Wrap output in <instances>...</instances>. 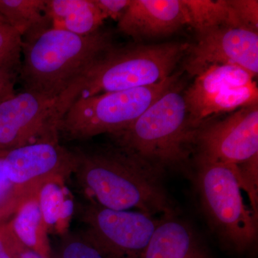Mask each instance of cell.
Masks as SVG:
<instances>
[{
    "instance_id": "obj_9",
    "label": "cell",
    "mask_w": 258,
    "mask_h": 258,
    "mask_svg": "<svg viewBox=\"0 0 258 258\" xmlns=\"http://www.w3.org/2000/svg\"><path fill=\"white\" fill-rule=\"evenodd\" d=\"M191 147L200 160L234 165L240 172L258 160V104L201 125L194 132Z\"/></svg>"
},
{
    "instance_id": "obj_8",
    "label": "cell",
    "mask_w": 258,
    "mask_h": 258,
    "mask_svg": "<svg viewBox=\"0 0 258 258\" xmlns=\"http://www.w3.org/2000/svg\"><path fill=\"white\" fill-rule=\"evenodd\" d=\"M66 113L59 98L24 91L0 102V151L59 142Z\"/></svg>"
},
{
    "instance_id": "obj_6",
    "label": "cell",
    "mask_w": 258,
    "mask_h": 258,
    "mask_svg": "<svg viewBox=\"0 0 258 258\" xmlns=\"http://www.w3.org/2000/svg\"><path fill=\"white\" fill-rule=\"evenodd\" d=\"M176 79L171 75L157 84L78 98L61 120L60 135L69 140H85L120 132L172 87Z\"/></svg>"
},
{
    "instance_id": "obj_4",
    "label": "cell",
    "mask_w": 258,
    "mask_h": 258,
    "mask_svg": "<svg viewBox=\"0 0 258 258\" xmlns=\"http://www.w3.org/2000/svg\"><path fill=\"white\" fill-rule=\"evenodd\" d=\"M193 134L184 94L174 84L132 124L111 136L115 145L163 174L189 157Z\"/></svg>"
},
{
    "instance_id": "obj_12",
    "label": "cell",
    "mask_w": 258,
    "mask_h": 258,
    "mask_svg": "<svg viewBox=\"0 0 258 258\" xmlns=\"http://www.w3.org/2000/svg\"><path fill=\"white\" fill-rule=\"evenodd\" d=\"M185 56L184 69L193 77L210 66L230 64L257 78L258 32L230 27L201 32Z\"/></svg>"
},
{
    "instance_id": "obj_28",
    "label": "cell",
    "mask_w": 258,
    "mask_h": 258,
    "mask_svg": "<svg viewBox=\"0 0 258 258\" xmlns=\"http://www.w3.org/2000/svg\"><path fill=\"white\" fill-rule=\"evenodd\" d=\"M4 20H5L4 18L0 15V21H4Z\"/></svg>"
},
{
    "instance_id": "obj_10",
    "label": "cell",
    "mask_w": 258,
    "mask_h": 258,
    "mask_svg": "<svg viewBox=\"0 0 258 258\" xmlns=\"http://www.w3.org/2000/svg\"><path fill=\"white\" fill-rule=\"evenodd\" d=\"M86 232L110 258H141L160 217L135 210H113L88 202L82 211Z\"/></svg>"
},
{
    "instance_id": "obj_25",
    "label": "cell",
    "mask_w": 258,
    "mask_h": 258,
    "mask_svg": "<svg viewBox=\"0 0 258 258\" xmlns=\"http://www.w3.org/2000/svg\"><path fill=\"white\" fill-rule=\"evenodd\" d=\"M18 77V73L0 69V102L15 94V83Z\"/></svg>"
},
{
    "instance_id": "obj_19",
    "label": "cell",
    "mask_w": 258,
    "mask_h": 258,
    "mask_svg": "<svg viewBox=\"0 0 258 258\" xmlns=\"http://www.w3.org/2000/svg\"><path fill=\"white\" fill-rule=\"evenodd\" d=\"M187 12L188 25L197 33L212 29L240 28L230 0H184Z\"/></svg>"
},
{
    "instance_id": "obj_24",
    "label": "cell",
    "mask_w": 258,
    "mask_h": 258,
    "mask_svg": "<svg viewBox=\"0 0 258 258\" xmlns=\"http://www.w3.org/2000/svg\"><path fill=\"white\" fill-rule=\"evenodd\" d=\"M132 0H93L95 5L105 19L111 18L118 21Z\"/></svg>"
},
{
    "instance_id": "obj_26",
    "label": "cell",
    "mask_w": 258,
    "mask_h": 258,
    "mask_svg": "<svg viewBox=\"0 0 258 258\" xmlns=\"http://www.w3.org/2000/svg\"><path fill=\"white\" fill-rule=\"evenodd\" d=\"M12 233L7 222L0 223V258H15L11 246Z\"/></svg>"
},
{
    "instance_id": "obj_17",
    "label": "cell",
    "mask_w": 258,
    "mask_h": 258,
    "mask_svg": "<svg viewBox=\"0 0 258 258\" xmlns=\"http://www.w3.org/2000/svg\"><path fill=\"white\" fill-rule=\"evenodd\" d=\"M66 178L57 176L42 185L37 201L49 234L61 236L69 232L75 211L72 194L66 186Z\"/></svg>"
},
{
    "instance_id": "obj_18",
    "label": "cell",
    "mask_w": 258,
    "mask_h": 258,
    "mask_svg": "<svg viewBox=\"0 0 258 258\" xmlns=\"http://www.w3.org/2000/svg\"><path fill=\"white\" fill-rule=\"evenodd\" d=\"M0 15L20 32L23 41L52 28L46 0H0Z\"/></svg>"
},
{
    "instance_id": "obj_16",
    "label": "cell",
    "mask_w": 258,
    "mask_h": 258,
    "mask_svg": "<svg viewBox=\"0 0 258 258\" xmlns=\"http://www.w3.org/2000/svg\"><path fill=\"white\" fill-rule=\"evenodd\" d=\"M7 223L20 243L43 258H52L48 231L37 195L22 203Z\"/></svg>"
},
{
    "instance_id": "obj_3",
    "label": "cell",
    "mask_w": 258,
    "mask_h": 258,
    "mask_svg": "<svg viewBox=\"0 0 258 258\" xmlns=\"http://www.w3.org/2000/svg\"><path fill=\"white\" fill-rule=\"evenodd\" d=\"M189 46L181 42L113 46L59 97L68 110L78 98L157 84L170 77Z\"/></svg>"
},
{
    "instance_id": "obj_27",
    "label": "cell",
    "mask_w": 258,
    "mask_h": 258,
    "mask_svg": "<svg viewBox=\"0 0 258 258\" xmlns=\"http://www.w3.org/2000/svg\"><path fill=\"white\" fill-rule=\"evenodd\" d=\"M11 231V230H10ZM12 233L11 246L15 258H43L33 251L30 250L20 243Z\"/></svg>"
},
{
    "instance_id": "obj_15",
    "label": "cell",
    "mask_w": 258,
    "mask_h": 258,
    "mask_svg": "<svg viewBox=\"0 0 258 258\" xmlns=\"http://www.w3.org/2000/svg\"><path fill=\"white\" fill-rule=\"evenodd\" d=\"M46 13L52 28L79 35L98 31L106 20L93 0H46Z\"/></svg>"
},
{
    "instance_id": "obj_23",
    "label": "cell",
    "mask_w": 258,
    "mask_h": 258,
    "mask_svg": "<svg viewBox=\"0 0 258 258\" xmlns=\"http://www.w3.org/2000/svg\"><path fill=\"white\" fill-rule=\"evenodd\" d=\"M230 3L241 26L258 32V1L230 0Z\"/></svg>"
},
{
    "instance_id": "obj_22",
    "label": "cell",
    "mask_w": 258,
    "mask_h": 258,
    "mask_svg": "<svg viewBox=\"0 0 258 258\" xmlns=\"http://www.w3.org/2000/svg\"><path fill=\"white\" fill-rule=\"evenodd\" d=\"M14 188L5 164L4 151H0V223L8 221L14 214Z\"/></svg>"
},
{
    "instance_id": "obj_2",
    "label": "cell",
    "mask_w": 258,
    "mask_h": 258,
    "mask_svg": "<svg viewBox=\"0 0 258 258\" xmlns=\"http://www.w3.org/2000/svg\"><path fill=\"white\" fill-rule=\"evenodd\" d=\"M114 46L111 32L88 35L49 28L23 41L19 78L24 91L59 98L105 52Z\"/></svg>"
},
{
    "instance_id": "obj_13",
    "label": "cell",
    "mask_w": 258,
    "mask_h": 258,
    "mask_svg": "<svg viewBox=\"0 0 258 258\" xmlns=\"http://www.w3.org/2000/svg\"><path fill=\"white\" fill-rule=\"evenodd\" d=\"M188 25L184 0H132L118 28L136 40L171 35Z\"/></svg>"
},
{
    "instance_id": "obj_5",
    "label": "cell",
    "mask_w": 258,
    "mask_h": 258,
    "mask_svg": "<svg viewBox=\"0 0 258 258\" xmlns=\"http://www.w3.org/2000/svg\"><path fill=\"white\" fill-rule=\"evenodd\" d=\"M198 164L197 189L209 227L228 250L250 253L257 247L258 216L244 201L237 166L200 159Z\"/></svg>"
},
{
    "instance_id": "obj_11",
    "label": "cell",
    "mask_w": 258,
    "mask_h": 258,
    "mask_svg": "<svg viewBox=\"0 0 258 258\" xmlns=\"http://www.w3.org/2000/svg\"><path fill=\"white\" fill-rule=\"evenodd\" d=\"M3 151L5 167L14 188L15 212L24 202L36 196L49 179L57 176L69 179L74 171V153L59 142H40Z\"/></svg>"
},
{
    "instance_id": "obj_20",
    "label": "cell",
    "mask_w": 258,
    "mask_h": 258,
    "mask_svg": "<svg viewBox=\"0 0 258 258\" xmlns=\"http://www.w3.org/2000/svg\"><path fill=\"white\" fill-rule=\"evenodd\" d=\"M52 258H110L86 230L82 232H68L61 240Z\"/></svg>"
},
{
    "instance_id": "obj_7",
    "label": "cell",
    "mask_w": 258,
    "mask_h": 258,
    "mask_svg": "<svg viewBox=\"0 0 258 258\" xmlns=\"http://www.w3.org/2000/svg\"><path fill=\"white\" fill-rule=\"evenodd\" d=\"M184 96L193 133L215 115L258 104L255 77L230 64H215L205 69L195 76Z\"/></svg>"
},
{
    "instance_id": "obj_21",
    "label": "cell",
    "mask_w": 258,
    "mask_h": 258,
    "mask_svg": "<svg viewBox=\"0 0 258 258\" xmlns=\"http://www.w3.org/2000/svg\"><path fill=\"white\" fill-rule=\"evenodd\" d=\"M23 39L6 20L0 21V69L20 73Z\"/></svg>"
},
{
    "instance_id": "obj_14",
    "label": "cell",
    "mask_w": 258,
    "mask_h": 258,
    "mask_svg": "<svg viewBox=\"0 0 258 258\" xmlns=\"http://www.w3.org/2000/svg\"><path fill=\"white\" fill-rule=\"evenodd\" d=\"M141 258H214L198 232L174 215L160 217Z\"/></svg>"
},
{
    "instance_id": "obj_1",
    "label": "cell",
    "mask_w": 258,
    "mask_h": 258,
    "mask_svg": "<svg viewBox=\"0 0 258 258\" xmlns=\"http://www.w3.org/2000/svg\"><path fill=\"white\" fill-rule=\"evenodd\" d=\"M72 176L88 202L113 210H135L153 216L177 214L160 172L114 147L77 149Z\"/></svg>"
}]
</instances>
